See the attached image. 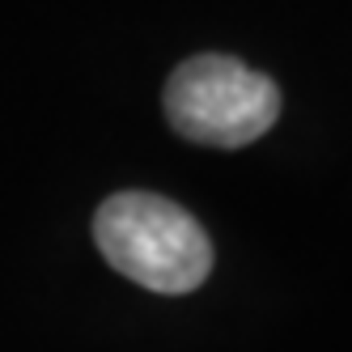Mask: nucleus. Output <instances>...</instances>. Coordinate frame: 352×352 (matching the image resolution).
I'll list each match as a JSON object with an SVG mask.
<instances>
[{"instance_id":"nucleus-1","label":"nucleus","mask_w":352,"mask_h":352,"mask_svg":"<svg viewBox=\"0 0 352 352\" xmlns=\"http://www.w3.org/2000/svg\"><path fill=\"white\" fill-rule=\"evenodd\" d=\"M94 242L102 259L166 297L191 293L212 272V242L187 208L153 191H119L94 217Z\"/></svg>"},{"instance_id":"nucleus-2","label":"nucleus","mask_w":352,"mask_h":352,"mask_svg":"<svg viewBox=\"0 0 352 352\" xmlns=\"http://www.w3.org/2000/svg\"><path fill=\"white\" fill-rule=\"evenodd\" d=\"M166 119L183 140L212 148L255 144L280 119V85L234 56H191L166 81Z\"/></svg>"}]
</instances>
